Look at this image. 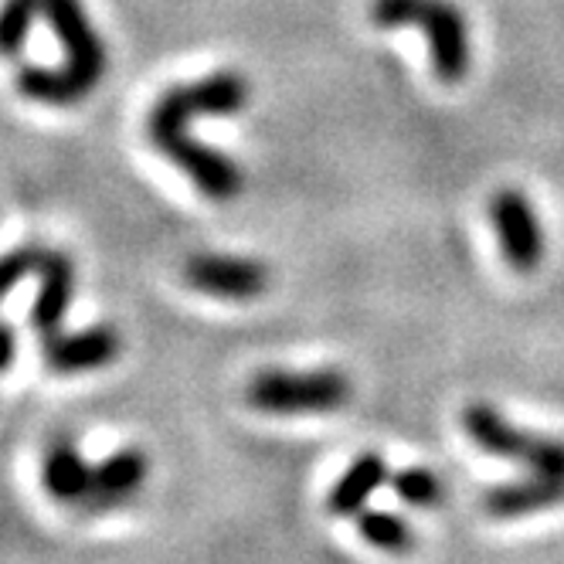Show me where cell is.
<instances>
[{
	"label": "cell",
	"mask_w": 564,
	"mask_h": 564,
	"mask_svg": "<svg viewBox=\"0 0 564 564\" xmlns=\"http://www.w3.org/2000/svg\"><path fill=\"white\" fill-rule=\"evenodd\" d=\"M197 112L194 106V93L191 86H174L160 96L147 116V137L150 143L164 153L167 160L194 181V187L200 194H208L215 200H231L246 177H241V167L235 164L231 156L197 143L191 133H187V119Z\"/></svg>",
	"instance_id": "obj_1"
},
{
	"label": "cell",
	"mask_w": 564,
	"mask_h": 564,
	"mask_svg": "<svg viewBox=\"0 0 564 564\" xmlns=\"http://www.w3.org/2000/svg\"><path fill=\"white\" fill-rule=\"evenodd\" d=\"M371 21L378 28H419L429 37L432 72L438 83L456 86L466 78L473 52L466 18L449 0H375Z\"/></svg>",
	"instance_id": "obj_2"
},
{
	"label": "cell",
	"mask_w": 564,
	"mask_h": 564,
	"mask_svg": "<svg viewBox=\"0 0 564 564\" xmlns=\"http://www.w3.org/2000/svg\"><path fill=\"white\" fill-rule=\"evenodd\" d=\"M246 401L265 415H327L350 401L344 371H262L249 381Z\"/></svg>",
	"instance_id": "obj_3"
},
{
	"label": "cell",
	"mask_w": 564,
	"mask_h": 564,
	"mask_svg": "<svg viewBox=\"0 0 564 564\" xmlns=\"http://www.w3.org/2000/svg\"><path fill=\"white\" fill-rule=\"evenodd\" d=\"M463 429L482 453L497 459L517 463L538 476H561L564 479V438L538 435L517 429L490 405H469L463 412Z\"/></svg>",
	"instance_id": "obj_4"
},
{
	"label": "cell",
	"mask_w": 564,
	"mask_h": 564,
	"mask_svg": "<svg viewBox=\"0 0 564 564\" xmlns=\"http://www.w3.org/2000/svg\"><path fill=\"white\" fill-rule=\"evenodd\" d=\"M42 18L52 24L55 37L65 48L68 58V75L75 78V86L86 96L102 83L106 75V45L96 24L89 21L83 0H42Z\"/></svg>",
	"instance_id": "obj_5"
},
{
	"label": "cell",
	"mask_w": 564,
	"mask_h": 564,
	"mask_svg": "<svg viewBox=\"0 0 564 564\" xmlns=\"http://www.w3.org/2000/svg\"><path fill=\"white\" fill-rule=\"evenodd\" d=\"M490 221L497 228L507 265L513 272H534L544 259V231L531 197L517 187L497 191L490 197Z\"/></svg>",
	"instance_id": "obj_6"
},
{
	"label": "cell",
	"mask_w": 564,
	"mask_h": 564,
	"mask_svg": "<svg viewBox=\"0 0 564 564\" xmlns=\"http://www.w3.org/2000/svg\"><path fill=\"white\" fill-rule=\"evenodd\" d=\"M184 279L191 290L231 303L256 300L269 290L265 262L246 256H191L184 262Z\"/></svg>",
	"instance_id": "obj_7"
},
{
	"label": "cell",
	"mask_w": 564,
	"mask_h": 564,
	"mask_svg": "<svg viewBox=\"0 0 564 564\" xmlns=\"http://www.w3.org/2000/svg\"><path fill=\"white\" fill-rule=\"evenodd\" d=\"M123 350V340L112 327H89L78 334L45 337V365L55 375H86L109 368Z\"/></svg>",
	"instance_id": "obj_8"
},
{
	"label": "cell",
	"mask_w": 564,
	"mask_h": 564,
	"mask_svg": "<svg viewBox=\"0 0 564 564\" xmlns=\"http://www.w3.org/2000/svg\"><path fill=\"white\" fill-rule=\"evenodd\" d=\"M564 503V479L561 476H538L531 473L528 479L500 482L487 494L482 507L497 520H520L531 513H544Z\"/></svg>",
	"instance_id": "obj_9"
},
{
	"label": "cell",
	"mask_w": 564,
	"mask_h": 564,
	"mask_svg": "<svg viewBox=\"0 0 564 564\" xmlns=\"http://www.w3.org/2000/svg\"><path fill=\"white\" fill-rule=\"evenodd\" d=\"M37 279H42V290H37L31 306V327L42 337H52L58 334L75 296V265L68 256L45 249V259L37 265Z\"/></svg>",
	"instance_id": "obj_10"
},
{
	"label": "cell",
	"mask_w": 564,
	"mask_h": 564,
	"mask_svg": "<svg viewBox=\"0 0 564 564\" xmlns=\"http://www.w3.org/2000/svg\"><path fill=\"white\" fill-rule=\"evenodd\" d=\"M147 456L140 449H119L109 459H102L99 466H93V497L86 510H106L130 500L147 479Z\"/></svg>",
	"instance_id": "obj_11"
},
{
	"label": "cell",
	"mask_w": 564,
	"mask_h": 564,
	"mask_svg": "<svg viewBox=\"0 0 564 564\" xmlns=\"http://www.w3.org/2000/svg\"><path fill=\"white\" fill-rule=\"evenodd\" d=\"M388 463L378 456V453H365V456H357L347 473L334 482V490L327 497V510L334 517H357L360 510L368 507V500L384 487V479H388Z\"/></svg>",
	"instance_id": "obj_12"
},
{
	"label": "cell",
	"mask_w": 564,
	"mask_h": 564,
	"mask_svg": "<svg viewBox=\"0 0 564 564\" xmlns=\"http://www.w3.org/2000/svg\"><path fill=\"white\" fill-rule=\"evenodd\" d=\"M45 490L68 507H89L93 497V466L78 456L72 442H58L45 459Z\"/></svg>",
	"instance_id": "obj_13"
},
{
	"label": "cell",
	"mask_w": 564,
	"mask_h": 564,
	"mask_svg": "<svg viewBox=\"0 0 564 564\" xmlns=\"http://www.w3.org/2000/svg\"><path fill=\"white\" fill-rule=\"evenodd\" d=\"M18 93L31 102L42 106H75L83 102L86 93L75 86V78L68 75V68H42V65H24L18 72Z\"/></svg>",
	"instance_id": "obj_14"
},
{
	"label": "cell",
	"mask_w": 564,
	"mask_h": 564,
	"mask_svg": "<svg viewBox=\"0 0 564 564\" xmlns=\"http://www.w3.org/2000/svg\"><path fill=\"white\" fill-rule=\"evenodd\" d=\"M191 93H194L197 112H205V116H235V112H241L249 106L246 75H238L231 68L200 78V83L191 86Z\"/></svg>",
	"instance_id": "obj_15"
},
{
	"label": "cell",
	"mask_w": 564,
	"mask_h": 564,
	"mask_svg": "<svg viewBox=\"0 0 564 564\" xmlns=\"http://www.w3.org/2000/svg\"><path fill=\"white\" fill-rule=\"evenodd\" d=\"M357 531L371 547L388 551V554H405L415 547L412 523L405 517H398L391 510H360L357 513Z\"/></svg>",
	"instance_id": "obj_16"
},
{
	"label": "cell",
	"mask_w": 564,
	"mask_h": 564,
	"mask_svg": "<svg viewBox=\"0 0 564 564\" xmlns=\"http://www.w3.org/2000/svg\"><path fill=\"white\" fill-rule=\"evenodd\" d=\"M42 18V0H4L0 4V55H21L31 24Z\"/></svg>",
	"instance_id": "obj_17"
},
{
	"label": "cell",
	"mask_w": 564,
	"mask_h": 564,
	"mask_svg": "<svg viewBox=\"0 0 564 564\" xmlns=\"http://www.w3.org/2000/svg\"><path fill=\"white\" fill-rule=\"evenodd\" d=\"M391 487L398 494V500H405L412 507H422V510H432L442 503V482L432 469H422V466H409V469H398L391 476Z\"/></svg>",
	"instance_id": "obj_18"
},
{
	"label": "cell",
	"mask_w": 564,
	"mask_h": 564,
	"mask_svg": "<svg viewBox=\"0 0 564 564\" xmlns=\"http://www.w3.org/2000/svg\"><path fill=\"white\" fill-rule=\"evenodd\" d=\"M42 259H45V249H18L0 259V300H4L24 275L37 272Z\"/></svg>",
	"instance_id": "obj_19"
},
{
	"label": "cell",
	"mask_w": 564,
	"mask_h": 564,
	"mask_svg": "<svg viewBox=\"0 0 564 564\" xmlns=\"http://www.w3.org/2000/svg\"><path fill=\"white\" fill-rule=\"evenodd\" d=\"M14 357H18V334L8 324H0V375L14 365Z\"/></svg>",
	"instance_id": "obj_20"
}]
</instances>
